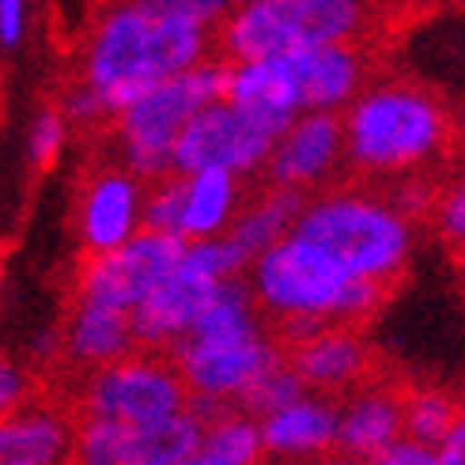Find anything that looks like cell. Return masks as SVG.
Returning a JSON list of instances; mask_svg holds the SVG:
<instances>
[{
  "mask_svg": "<svg viewBox=\"0 0 465 465\" xmlns=\"http://www.w3.org/2000/svg\"><path fill=\"white\" fill-rule=\"evenodd\" d=\"M375 5H398V0H375Z\"/></svg>",
  "mask_w": 465,
  "mask_h": 465,
  "instance_id": "obj_35",
  "label": "cell"
},
{
  "mask_svg": "<svg viewBox=\"0 0 465 465\" xmlns=\"http://www.w3.org/2000/svg\"><path fill=\"white\" fill-rule=\"evenodd\" d=\"M344 167L367 182H386L412 171H435L454 148L450 106L431 87L412 80L363 84L341 110Z\"/></svg>",
  "mask_w": 465,
  "mask_h": 465,
  "instance_id": "obj_2",
  "label": "cell"
},
{
  "mask_svg": "<svg viewBox=\"0 0 465 465\" xmlns=\"http://www.w3.org/2000/svg\"><path fill=\"white\" fill-rule=\"evenodd\" d=\"M431 216L439 220L443 239L450 246H461V239H465V190H461V182L458 185L450 182V185L439 190V201H435V213Z\"/></svg>",
  "mask_w": 465,
  "mask_h": 465,
  "instance_id": "obj_29",
  "label": "cell"
},
{
  "mask_svg": "<svg viewBox=\"0 0 465 465\" xmlns=\"http://www.w3.org/2000/svg\"><path fill=\"white\" fill-rule=\"evenodd\" d=\"M303 201H307V193L284 190V185L269 182V190H262L258 197H250V201L242 197L239 213L227 223L223 235L246 253V262H253L265 246H272L276 239L288 235L295 216H299V208H303Z\"/></svg>",
  "mask_w": 465,
  "mask_h": 465,
  "instance_id": "obj_22",
  "label": "cell"
},
{
  "mask_svg": "<svg viewBox=\"0 0 465 465\" xmlns=\"http://www.w3.org/2000/svg\"><path fill=\"white\" fill-rule=\"evenodd\" d=\"M182 193H185V185L178 171L152 178V185L144 190V204H141V227L182 239Z\"/></svg>",
  "mask_w": 465,
  "mask_h": 465,
  "instance_id": "obj_26",
  "label": "cell"
},
{
  "mask_svg": "<svg viewBox=\"0 0 465 465\" xmlns=\"http://www.w3.org/2000/svg\"><path fill=\"white\" fill-rule=\"evenodd\" d=\"M265 178L272 185L314 193L344 174V125L337 110H299L281 129L265 159Z\"/></svg>",
  "mask_w": 465,
  "mask_h": 465,
  "instance_id": "obj_11",
  "label": "cell"
},
{
  "mask_svg": "<svg viewBox=\"0 0 465 465\" xmlns=\"http://www.w3.org/2000/svg\"><path fill=\"white\" fill-rule=\"evenodd\" d=\"M182 239H208V235H223L227 223L235 220L239 204H242V182L239 174L220 171V167H204L182 174Z\"/></svg>",
  "mask_w": 465,
  "mask_h": 465,
  "instance_id": "obj_21",
  "label": "cell"
},
{
  "mask_svg": "<svg viewBox=\"0 0 465 465\" xmlns=\"http://www.w3.org/2000/svg\"><path fill=\"white\" fill-rule=\"evenodd\" d=\"M182 246L185 239L178 235H163V231L141 227L122 246H114L106 253H87L76 292L91 299H106V303L129 311L136 299H144L178 265Z\"/></svg>",
  "mask_w": 465,
  "mask_h": 465,
  "instance_id": "obj_10",
  "label": "cell"
},
{
  "mask_svg": "<svg viewBox=\"0 0 465 465\" xmlns=\"http://www.w3.org/2000/svg\"><path fill=\"white\" fill-rule=\"evenodd\" d=\"M31 375L23 371L15 360L8 356H0V416H12L19 409H27L31 405Z\"/></svg>",
  "mask_w": 465,
  "mask_h": 465,
  "instance_id": "obj_30",
  "label": "cell"
},
{
  "mask_svg": "<svg viewBox=\"0 0 465 465\" xmlns=\"http://www.w3.org/2000/svg\"><path fill=\"white\" fill-rule=\"evenodd\" d=\"M250 292L272 322H344L363 325L375 314L390 288L341 272L325 253L299 235L276 239L250 265Z\"/></svg>",
  "mask_w": 465,
  "mask_h": 465,
  "instance_id": "obj_4",
  "label": "cell"
},
{
  "mask_svg": "<svg viewBox=\"0 0 465 465\" xmlns=\"http://www.w3.org/2000/svg\"><path fill=\"white\" fill-rule=\"evenodd\" d=\"M61 348H64L68 363L84 367V371H95L103 363L129 356L136 348L129 311L106 303V299L76 295V307H73V314H68Z\"/></svg>",
  "mask_w": 465,
  "mask_h": 465,
  "instance_id": "obj_16",
  "label": "cell"
},
{
  "mask_svg": "<svg viewBox=\"0 0 465 465\" xmlns=\"http://www.w3.org/2000/svg\"><path fill=\"white\" fill-rule=\"evenodd\" d=\"M61 114H64V122H68V125H99V122L110 118V110L103 106V99H99L84 80L64 95Z\"/></svg>",
  "mask_w": 465,
  "mask_h": 465,
  "instance_id": "obj_31",
  "label": "cell"
},
{
  "mask_svg": "<svg viewBox=\"0 0 465 465\" xmlns=\"http://www.w3.org/2000/svg\"><path fill=\"white\" fill-rule=\"evenodd\" d=\"M27 35V0H0V45L15 50Z\"/></svg>",
  "mask_w": 465,
  "mask_h": 465,
  "instance_id": "obj_33",
  "label": "cell"
},
{
  "mask_svg": "<svg viewBox=\"0 0 465 465\" xmlns=\"http://www.w3.org/2000/svg\"><path fill=\"white\" fill-rule=\"evenodd\" d=\"M223 99L235 103L250 114H262L288 125L299 103H295V87L284 68V57H258V61H227V76H223Z\"/></svg>",
  "mask_w": 465,
  "mask_h": 465,
  "instance_id": "obj_20",
  "label": "cell"
},
{
  "mask_svg": "<svg viewBox=\"0 0 465 465\" xmlns=\"http://www.w3.org/2000/svg\"><path fill=\"white\" fill-rule=\"evenodd\" d=\"M262 450L276 458H314L337 447V405L322 398H295L281 409L258 416Z\"/></svg>",
  "mask_w": 465,
  "mask_h": 465,
  "instance_id": "obj_17",
  "label": "cell"
},
{
  "mask_svg": "<svg viewBox=\"0 0 465 465\" xmlns=\"http://www.w3.org/2000/svg\"><path fill=\"white\" fill-rule=\"evenodd\" d=\"M461 420V405L447 390H416L401 398V431L435 447Z\"/></svg>",
  "mask_w": 465,
  "mask_h": 465,
  "instance_id": "obj_25",
  "label": "cell"
},
{
  "mask_svg": "<svg viewBox=\"0 0 465 465\" xmlns=\"http://www.w3.org/2000/svg\"><path fill=\"white\" fill-rule=\"evenodd\" d=\"M185 401H190V390L171 356L152 352V348H133L129 356L103 363L87 375L80 393V416H103V420L141 428L182 412Z\"/></svg>",
  "mask_w": 465,
  "mask_h": 465,
  "instance_id": "obj_7",
  "label": "cell"
},
{
  "mask_svg": "<svg viewBox=\"0 0 465 465\" xmlns=\"http://www.w3.org/2000/svg\"><path fill=\"white\" fill-rule=\"evenodd\" d=\"M73 454V420L57 409L0 416V465H57Z\"/></svg>",
  "mask_w": 465,
  "mask_h": 465,
  "instance_id": "obj_19",
  "label": "cell"
},
{
  "mask_svg": "<svg viewBox=\"0 0 465 465\" xmlns=\"http://www.w3.org/2000/svg\"><path fill=\"white\" fill-rule=\"evenodd\" d=\"M204 57H213L208 27L178 12L155 8L152 0H118L91 31L80 80L103 99L114 118L148 87L185 73Z\"/></svg>",
  "mask_w": 465,
  "mask_h": 465,
  "instance_id": "obj_1",
  "label": "cell"
},
{
  "mask_svg": "<svg viewBox=\"0 0 465 465\" xmlns=\"http://www.w3.org/2000/svg\"><path fill=\"white\" fill-rule=\"evenodd\" d=\"M223 76H227V61L204 57L193 68H185V73L159 80L141 99H133L122 114H114L118 118L125 167L136 178L152 182L159 174H171L174 136L201 106L223 99Z\"/></svg>",
  "mask_w": 465,
  "mask_h": 465,
  "instance_id": "obj_6",
  "label": "cell"
},
{
  "mask_svg": "<svg viewBox=\"0 0 465 465\" xmlns=\"http://www.w3.org/2000/svg\"><path fill=\"white\" fill-rule=\"evenodd\" d=\"M64 141H68V122L61 110H42L35 125H31V141H27V152H31V163L35 167H54L57 155L64 152Z\"/></svg>",
  "mask_w": 465,
  "mask_h": 465,
  "instance_id": "obj_28",
  "label": "cell"
},
{
  "mask_svg": "<svg viewBox=\"0 0 465 465\" xmlns=\"http://www.w3.org/2000/svg\"><path fill=\"white\" fill-rule=\"evenodd\" d=\"M201 431L204 420L190 405L155 424H141V428L125 424L122 465H190L201 443Z\"/></svg>",
  "mask_w": 465,
  "mask_h": 465,
  "instance_id": "obj_23",
  "label": "cell"
},
{
  "mask_svg": "<svg viewBox=\"0 0 465 465\" xmlns=\"http://www.w3.org/2000/svg\"><path fill=\"white\" fill-rule=\"evenodd\" d=\"M292 235L325 253L341 272L393 288L409 269L416 227L386 201L382 190H325L307 193Z\"/></svg>",
  "mask_w": 465,
  "mask_h": 465,
  "instance_id": "obj_3",
  "label": "cell"
},
{
  "mask_svg": "<svg viewBox=\"0 0 465 465\" xmlns=\"http://www.w3.org/2000/svg\"><path fill=\"white\" fill-rule=\"evenodd\" d=\"M375 0H235L220 27L223 61H258L303 45L367 42Z\"/></svg>",
  "mask_w": 465,
  "mask_h": 465,
  "instance_id": "obj_5",
  "label": "cell"
},
{
  "mask_svg": "<svg viewBox=\"0 0 465 465\" xmlns=\"http://www.w3.org/2000/svg\"><path fill=\"white\" fill-rule=\"evenodd\" d=\"M167 356L178 367V375L193 398L239 405L246 398V390L258 382L272 363L284 360V348L265 330V333L235 337V341H190V337H182L167 348Z\"/></svg>",
  "mask_w": 465,
  "mask_h": 465,
  "instance_id": "obj_9",
  "label": "cell"
},
{
  "mask_svg": "<svg viewBox=\"0 0 465 465\" xmlns=\"http://www.w3.org/2000/svg\"><path fill=\"white\" fill-rule=\"evenodd\" d=\"M284 360L311 393H352L371 379V348L360 325L325 322L314 333L281 344Z\"/></svg>",
  "mask_w": 465,
  "mask_h": 465,
  "instance_id": "obj_13",
  "label": "cell"
},
{
  "mask_svg": "<svg viewBox=\"0 0 465 465\" xmlns=\"http://www.w3.org/2000/svg\"><path fill=\"white\" fill-rule=\"evenodd\" d=\"M375 461L379 465H435V450L428 443H420V439H412V435L401 431Z\"/></svg>",
  "mask_w": 465,
  "mask_h": 465,
  "instance_id": "obj_32",
  "label": "cell"
},
{
  "mask_svg": "<svg viewBox=\"0 0 465 465\" xmlns=\"http://www.w3.org/2000/svg\"><path fill=\"white\" fill-rule=\"evenodd\" d=\"M303 393H311V390L303 386V379H299L295 371L288 367V360H281V363H272L265 375L246 390V398L239 401V409H246V412H253V416H265V412L281 409V405H288V401H295V398H303Z\"/></svg>",
  "mask_w": 465,
  "mask_h": 465,
  "instance_id": "obj_27",
  "label": "cell"
},
{
  "mask_svg": "<svg viewBox=\"0 0 465 465\" xmlns=\"http://www.w3.org/2000/svg\"><path fill=\"white\" fill-rule=\"evenodd\" d=\"M220 281L197 272L190 262H182L163 276V281L129 307V325H133V341L136 348H152V352H167V348L185 337V330L193 325L201 307L208 303Z\"/></svg>",
  "mask_w": 465,
  "mask_h": 465,
  "instance_id": "obj_14",
  "label": "cell"
},
{
  "mask_svg": "<svg viewBox=\"0 0 465 465\" xmlns=\"http://www.w3.org/2000/svg\"><path fill=\"white\" fill-rule=\"evenodd\" d=\"M401 435V393L390 386H356L352 401L337 409V447L348 458L375 461Z\"/></svg>",
  "mask_w": 465,
  "mask_h": 465,
  "instance_id": "obj_18",
  "label": "cell"
},
{
  "mask_svg": "<svg viewBox=\"0 0 465 465\" xmlns=\"http://www.w3.org/2000/svg\"><path fill=\"white\" fill-rule=\"evenodd\" d=\"M431 450H435V465H461L465 461V424L458 420Z\"/></svg>",
  "mask_w": 465,
  "mask_h": 465,
  "instance_id": "obj_34",
  "label": "cell"
},
{
  "mask_svg": "<svg viewBox=\"0 0 465 465\" xmlns=\"http://www.w3.org/2000/svg\"><path fill=\"white\" fill-rule=\"evenodd\" d=\"M281 129H284L281 122L250 114L227 99H216V103L201 106L174 136L171 171L190 174V171H204V167H220L239 178L258 174L265 167Z\"/></svg>",
  "mask_w": 465,
  "mask_h": 465,
  "instance_id": "obj_8",
  "label": "cell"
},
{
  "mask_svg": "<svg viewBox=\"0 0 465 465\" xmlns=\"http://www.w3.org/2000/svg\"><path fill=\"white\" fill-rule=\"evenodd\" d=\"M262 431H258V416L227 405L204 424L201 443L190 465H253L262 461Z\"/></svg>",
  "mask_w": 465,
  "mask_h": 465,
  "instance_id": "obj_24",
  "label": "cell"
},
{
  "mask_svg": "<svg viewBox=\"0 0 465 465\" xmlns=\"http://www.w3.org/2000/svg\"><path fill=\"white\" fill-rule=\"evenodd\" d=\"M295 87L299 110H344L371 80V61L363 42L303 45L281 54Z\"/></svg>",
  "mask_w": 465,
  "mask_h": 465,
  "instance_id": "obj_12",
  "label": "cell"
},
{
  "mask_svg": "<svg viewBox=\"0 0 465 465\" xmlns=\"http://www.w3.org/2000/svg\"><path fill=\"white\" fill-rule=\"evenodd\" d=\"M141 204H144V178L129 167H103L84 182L76 223L80 242L87 253H106L122 246L141 231Z\"/></svg>",
  "mask_w": 465,
  "mask_h": 465,
  "instance_id": "obj_15",
  "label": "cell"
}]
</instances>
